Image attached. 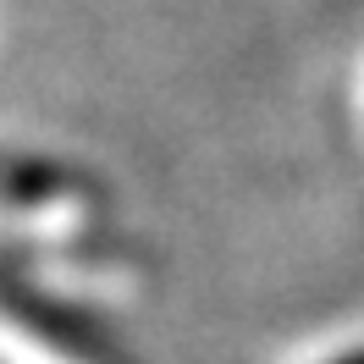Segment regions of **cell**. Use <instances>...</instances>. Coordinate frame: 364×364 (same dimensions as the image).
Instances as JSON below:
<instances>
[{"label":"cell","mask_w":364,"mask_h":364,"mask_svg":"<svg viewBox=\"0 0 364 364\" xmlns=\"http://www.w3.org/2000/svg\"><path fill=\"white\" fill-rule=\"evenodd\" d=\"M337 364H364V348H359V353H342Z\"/></svg>","instance_id":"obj_1"}]
</instances>
